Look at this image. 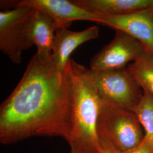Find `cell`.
<instances>
[{
	"mask_svg": "<svg viewBox=\"0 0 153 153\" xmlns=\"http://www.w3.org/2000/svg\"><path fill=\"white\" fill-rule=\"evenodd\" d=\"M1 7L4 10L18 6L26 5L43 11L55 21L56 30L69 27L74 21L97 22L98 14L87 11L76 5L72 0H21L1 1Z\"/></svg>",
	"mask_w": 153,
	"mask_h": 153,
	"instance_id": "obj_7",
	"label": "cell"
},
{
	"mask_svg": "<svg viewBox=\"0 0 153 153\" xmlns=\"http://www.w3.org/2000/svg\"><path fill=\"white\" fill-rule=\"evenodd\" d=\"M71 81L51 58L35 54L16 88L0 107V142L34 136L66 140L71 126Z\"/></svg>",
	"mask_w": 153,
	"mask_h": 153,
	"instance_id": "obj_1",
	"label": "cell"
},
{
	"mask_svg": "<svg viewBox=\"0 0 153 153\" xmlns=\"http://www.w3.org/2000/svg\"><path fill=\"white\" fill-rule=\"evenodd\" d=\"M98 15L97 23L128 34L153 53V9L123 15Z\"/></svg>",
	"mask_w": 153,
	"mask_h": 153,
	"instance_id": "obj_8",
	"label": "cell"
},
{
	"mask_svg": "<svg viewBox=\"0 0 153 153\" xmlns=\"http://www.w3.org/2000/svg\"><path fill=\"white\" fill-rule=\"evenodd\" d=\"M87 11L100 14L123 15L153 9V0H72Z\"/></svg>",
	"mask_w": 153,
	"mask_h": 153,
	"instance_id": "obj_10",
	"label": "cell"
},
{
	"mask_svg": "<svg viewBox=\"0 0 153 153\" xmlns=\"http://www.w3.org/2000/svg\"><path fill=\"white\" fill-rule=\"evenodd\" d=\"M100 153H112V151L107 148H105L104 146H100Z\"/></svg>",
	"mask_w": 153,
	"mask_h": 153,
	"instance_id": "obj_15",
	"label": "cell"
},
{
	"mask_svg": "<svg viewBox=\"0 0 153 153\" xmlns=\"http://www.w3.org/2000/svg\"><path fill=\"white\" fill-rule=\"evenodd\" d=\"M89 75L102 103L134 111L143 94L127 68L95 71Z\"/></svg>",
	"mask_w": 153,
	"mask_h": 153,
	"instance_id": "obj_4",
	"label": "cell"
},
{
	"mask_svg": "<svg viewBox=\"0 0 153 153\" xmlns=\"http://www.w3.org/2000/svg\"><path fill=\"white\" fill-rule=\"evenodd\" d=\"M56 27L53 19L36 9L30 26V38L37 48L36 54L51 58Z\"/></svg>",
	"mask_w": 153,
	"mask_h": 153,
	"instance_id": "obj_11",
	"label": "cell"
},
{
	"mask_svg": "<svg viewBox=\"0 0 153 153\" xmlns=\"http://www.w3.org/2000/svg\"><path fill=\"white\" fill-rule=\"evenodd\" d=\"M36 9L26 5L0 12V49L12 62L19 64L22 53L33 45L30 26Z\"/></svg>",
	"mask_w": 153,
	"mask_h": 153,
	"instance_id": "obj_5",
	"label": "cell"
},
{
	"mask_svg": "<svg viewBox=\"0 0 153 153\" xmlns=\"http://www.w3.org/2000/svg\"><path fill=\"white\" fill-rule=\"evenodd\" d=\"M97 134L100 146L120 152L136 147L145 137L142 126L133 111L103 103L99 115Z\"/></svg>",
	"mask_w": 153,
	"mask_h": 153,
	"instance_id": "obj_3",
	"label": "cell"
},
{
	"mask_svg": "<svg viewBox=\"0 0 153 153\" xmlns=\"http://www.w3.org/2000/svg\"><path fill=\"white\" fill-rule=\"evenodd\" d=\"M143 94L133 112L145 131V137L153 141V96L143 91Z\"/></svg>",
	"mask_w": 153,
	"mask_h": 153,
	"instance_id": "obj_13",
	"label": "cell"
},
{
	"mask_svg": "<svg viewBox=\"0 0 153 153\" xmlns=\"http://www.w3.org/2000/svg\"><path fill=\"white\" fill-rule=\"evenodd\" d=\"M127 69L143 91L153 96V53L145 49L142 55Z\"/></svg>",
	"mask_w": 153,
	"mask_h": 153,
	"instance_id": "obj_12",
	"label": "cell"
},
{
	"mask_svg": "<svg viewBox=\"0 0 153 153\" xmlns=\"http://www.w3.org/2000/svg\"><path fill=\"white\" fill-rule=\"evenodd\" d=\"M114 30V39L91 59L90 69L101 71L126 68L128 63L137 60L145 51L136 39L120 30Z\"/></svg>",
	"mask_w": 153,
	"mask_h": 153,
	"instance_id": "obj_6",
	"label": "cell"
},
{
	"mask_svg": "<svg viewBox=\"0 0 153 153\" xmlns=\"http://www.w3.org/2000/svg\"><path fill=\"white\" fill-rule=\"evenodd\" d=\"M112 153H153V141L144 137L142 142L135 148L126 152L112 151Z\"/></svg>",
	"mask_w": 153,
	"mask_h": 153,
	"instance_id": "obj_14",
	"label": "cell"
},
{
	"mask_svg": "<svg viewBox=\"0 0 153 153\" xmlns=\"http://www.w3.org/2000/svg\"><path fill=\"white\" fill-rule=\"evenodd\" d=\"M99 33L97 26L81 31H72L67 28L57 29L51 56V60L55 67L65 71L72 52L81 44L98 38Z\"/></svg>",
	"mask_w": 153,
	"mask_h": 153,
	"instance_id": "obj_9",
	"label": "cell"
},
{
	"mask_svg": "<svg viewBox=\"0 0 153 153\" xmlns=\"http://www.w3.org/2000/svg\"><path fill=\"white\" fill-rule=\"evenodd\" d=\"M71 85V126L66 140L70 153H100L97 123L102 103L89 69L71 59L66 69Z\"/></svg>",
	"mask_w": 153,
	"mask_h": 153,
	"instance_id": "obj_2",
	"label": "cell"
}]
</instances>
